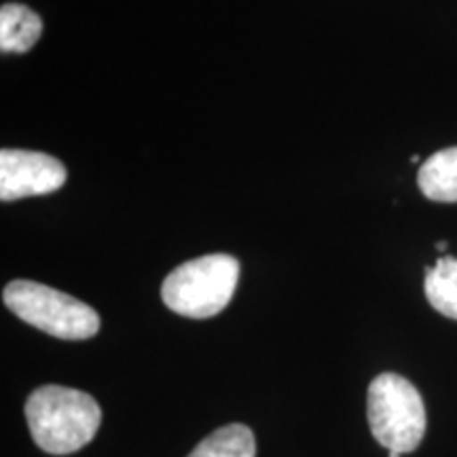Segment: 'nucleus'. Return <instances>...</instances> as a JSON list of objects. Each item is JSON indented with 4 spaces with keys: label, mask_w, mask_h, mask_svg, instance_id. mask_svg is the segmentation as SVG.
Here are the masks:
<instances>
[{
    "label": "nucleus",
    "mask_w": 457,
    "mask_h": 457,
    "mask_svg": "<svg viewBox=\"0 0 457 457\" xmlns=\"http://www.w3.org/2000/svg\"><path fill=\"white\" fill-rule=\"evenodd\" d=\"M421 162V157L420 155H413V157H411V163H420Z\"/></svg>",
    "instance_id": "11"
},
{
    "label": "nucleus",
    "mask_w": 457,
    "mask_h": 457,
    "mask_svg": "<svg viewBox=\"0 0 457 457\" xmlns=\"http://www.w3.org/2000/svg\"><path fill=\"white\" fill-rule=\"evenodd\" d=\"M417 185L432 202H457V146L443 148L421 163Z\"/></svg>",
    "instance_id": "7"
},
{
    "label": "nucleus",
    "mask_w": 457,
    "mask_h": 457,
    "mask_svg": "<svg viewBox=\"0 0 457 457\" xmlns=\"http://www.w3.org/2000/svg\"><path fill=\"white\" fill-rule=\"evenodd\" d=\"M3 301L17 318L57 339L83 341L100 330V316L94 307L32 279L9 282Z\"/></svg>",
    "instance_id": "3"
},
{
    "label": "nucleus",
    "mask_w": 457,
    "mask_h": 457,
    "mask_svg": "<svg viewBox=\"0 0 457 457\" xmlns=\"http://www.w3.org/2000/svg\"><path fill=\"white\" fill-rule=\"evenodd\" d=\"M43 34V20L26 4H4L0 9V51L26 54Z\"/></svg>",
    "instance_id": "6"
},
{
    "label": "nucleus",
    "mask_w": 457,
    "mask_h": 457,
    "mask_svg": "<svg viewBox=\"0 0 457 457\" xmlns=\"http://www.w3.org/2000/svg\"><path fill=\"white\" fill-rule=\"evenodd\" d=\"M436 250H441V253H445V250H447V242H438L436 244Z\"/></svg>",
    "instance_id": "10"
},
{
    "label": "nucleus",
    "mask_w": 457,
    "mask_h": 457,
    "mask_svg": "<svg viewBox=\"0 0 457 457\" xmlns=\"http://www.w3.org/2000/svg\"><path fill=\"white\" fill-rule=\"evenodd\" d=\"M400 455H403V453H398V451H390V455H387V457H400Z\"/></svg>",
    "instance_id": "12"
},
{
    "label": "nucleus",
    "mask_w": 457,
    "mask_h": 457,
    "mask_svg": "<svg viewBox=\"0 0 457 457\" xmlns=\"http://www.w3.org/2000/svg\"><path fill=\"white\" fill-rule=\"evenodd\" d=\"M426 299L443 316L457 320V259L443 256L426 270Z\"/></svg>",
    "instance_id": "9"
},
{
    "label": "nucleus",
    "mask_w": 457,
    "mask_h": 457,
    "mask_svg": "<svg viewBox=\"0 0 457 457\" xmlns=\"http://www.w3.org/2000/svg\"><path fill=\"white\" fill-rule=\"evenodd\" d=\"M66 182V168L60 159L37 151L3 148L0 151V199L49 195Z\"/></svg>",
    "instance_id": "5"
},
{
    "label": "nucleus",
    "mask_w": 457,
    "mask_h": 457,
    "mask_svg": "<svg viewBox=\"0 0 457 457\" xmlns=\"http://www.w3.org/2000/svg\"><path fill=\"white\" fill-rule=\"evenodd\" d=\"M239 279V261L231 254H205L176 267L162 284V299L185 318H212L231 301Z\"/></svg>",
    "instance_id": "2"
},
{
    "label": "nucleus",
    "mask_w": 457,
    "mask_h": 457,
    "mask_svg": "<svg viewBox=\"0 0 457 457\" xmlns=\"http://www.w3.org/2000/svg\"><path fill=\"white\" fill-rule=\"evenodd\" d=\"M369 426L375 441L387 451L411 453L426 434V407L421 394L396 373L377 375L367 396Z\"/></svg>",
    "instance_id": "4"
},
{
    "label": "nucleus",
    "mask_w": 457,
    "mask_h": 457,
    "mask_svg": "<svg viewBox=\"0 0 457 457\" xmlns=\"http://www.w3.org/2000/svg\"><path fill=\"white\" fill-rule=\"evenodd\" d=\"M34 443L51 455H68L94 441L102 421L94 396L64 386H41L26 400Z\"/></svg>",
    "instance_id": "1"
},
{
    "label": "nucleus",
    "mask_w": 457,
    "mask_h": 457,
    "mask_svg": "<svg viewBox=\"0 0 457 457\" xmlns=\"http://www.w3.org/2000/svg\"><path fill=\"white\" fill-rule=\"evenodd\" d=\"M254 434L244 424H228L205 436L188 457H254Z\"/></svg>",
    "instance_id": "8"
}]
</instances>
